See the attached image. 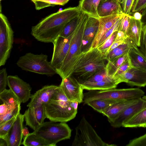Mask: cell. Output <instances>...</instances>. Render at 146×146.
<instances>
[{
    "instance_id": "obj_1",
    "label": "cell",
    "mask_w": 146,
    "mask_h": 146,
    "mask_svg": "<svg viewBox=\"0 0 146 146\" xmlns=\"http://www.w3.org/2000/svg\"><path fill=\"white\" fill-rule=\"evenodd\" d=\"M78 6L52 13L42 19L31 29V34L37 40L53 43L71 19L81 12Z\"/></svg>"
},
{
    "instance_id": "obj_2",
    "label": "cell",
    "mask_w": 146,
    "mask_h": 146,
    "mask_svg": "<svg viewBox=\"0 0 146 146\" xmlns=\"http://www.w3.org/2000/svg\"><path fill=\"white\" fill-rule=\"evenodd\" d=\"M78 104L69 100L58 86L51 99L44 105L46 117L56 122L69 121L76 117Z\"/></svg>"
},
{
    "instance_id": "obj_3",
    "label": "cell",
    "mask_w": 146,
    "mask_h": 146,
    "mask_svg": "<svg viewBox=\"0 0 146 146\" xmlns=\"http://www.w3.org/2000/svg\"><path fill=\"white\" fill-rule=\"evenodd\" d=\"M106 56L97 48L82 53L74 68L72 75L79 82L88 79L106 68Z\"/></svg>"
},
{
    "instance_id": "obj_4",
    "label": "cell",
    "mask_w": 146,
    "mask_h": 146,
    "mask_svg": "<svg viewBox=\"0 0 146 146\" xmlns=\"http://www.w3.org/2000/svg\"><path fill=\"white\" fill-rule=\"evenodd\" d=\"M89 17L86 13L81 11L78 24L73 32L68 53L56 74L62 79L71 75L74 65L82 53L81 46L83 33Z\"/></svg>"
},
{
    "instance_id": "obj_5",
    "label": "cell",
    "mask_w": 146,
    "mask_h": 146,
    "mask_svg": "<svg viewBox=\"0 0 146 146\" xmlns=\"http://www.w3.org/2000/svg\"><path fill=\"white\" fill-rule=\"evenodd\" d=\"M33 132L49 146H55L58 142L70 139L71 130L66 122L57 123L50 121L44 122Z\"/></svg>"
},
{
    "instance_id": "obj_6",
    "label": "cell",
    "mask_w": 146,
    "mask_h": 146,
    "mask_svg": "<svg viewBox=\"0 0 146 146\" xmlns=\"http://www.w3.org/2000/svg\"><path fill=\"white\" fill-rule=\"evenodd\" d=\"M144 94L143 90L137 88L89 90L84 93L83 102L84 104H86L89 101L99 99L131 100L142 98Z\"/></svg>"
},
{
    "instance_id": "obj_7",
    "label": "cell",
    "mask_w": 146,
    "mask_h": 146,
    "mask_svg": "<svg viewBox=\"0 0 146 146\" xmlns=\"http://www.w3.org/2000/svg\"><path fill=\"white\" fill-rule=\"evenodd\" d=\"M16 64L22 70L27 71L48 76L56 74V69L48 61L46 54L28 52L20 57Z\"/></svg>"
},
{
    "instance_id": "obj_8",
    "label": "cell",
    "mask_w": 146,
    "mask_h": 146,
    "mask_svg": "<svg viewBox=\"0 0 146 146\" xmlns=\"http://www.w3.org/2000/svg\"><path fill=\"white\" fill-rule=\"evenodd\" d=\"M72 146H114L104 141L84 116L75 128Z\"/></svg>"
},
{
    "instance_id": "obj_9",
    "label": "cell",
    "mask_w": 146,
    "mask_h": 146,
    "mask_svg": "<svg viewBox=\"0 0 146 146\" xmlns=\"http://www.w3.org/2000/svg\"><path fill=\"white\" fill-rule=\"evenodd\" d=\"M14 39V32L6 17L0 13V66L9 57Z\"/></svg>"
},
{
    "instance_id": "obj_10",
    "label": "cell",
    "mask_w": 146,
    "mask_h": 146,
    "mask_svg": "<svg viewBox=\"0 0 146 146\" xmlns=\"http://www.w3.org/2000/svg\"><path fill=\"white\" fill-rule=\"evenodd\" d=\"M73 34L66 38L59 36L53 43V51L50 62L56 70L60 67L68 53Z\"/></svg>"
},
{
    "instance_id": "obj_11",
    "label": "cell",
    "mask_w": 146,
    "mask_h": 146,
    "mask_svg": "<svg viewBox=\"0 0 146 146\" xmlns=\"http://www.w3.org/2000/svg\"><path fill=\"white\" fill-rule=\"evenodd\" d=\"M59 86L69 100L76 101L79 104L83 102L84 89L72 75L62 79Z\"/></svg>"
},
{
    "instance_id": "obj_12",
    "label": "cell",
    "mask_w": 146,
    "mask_h": 146,
    "mask_svg": "<svg viewBox=\"0 0 146 146\" xmlns=\"http://www.w3.org/2000/svg\"><path fill=\"white\" fill-rule=\"evenodd\" d=\"M7 85L19 98L21 103H25L30 98L32 88L29 83L18 76H8Z\"/></svg>"
},
{
    "instance_id": "obj_13",
    "label": "cell",
    "mask_w": 146,
    "mask_h": 146,
    "mask_svg": "<svg viewBox=\"0 0 146 146\" xmlns=\"http://www.w3.org/2000/svg\"><path fill=\"white\" fill-rule=\"evenodd\" d=\"M117 77L121 82H125L131 86H146V69L132 67Z\"/></svg>"
},
{
    "instance_id": "obj_14",
    "label": "cell",
    "mask_w": 146,
    "mask_h": 146,
    "mask_svg": "<svg viewBox=\"0 0 146 146\" xmlns=\"http://www.w3.org/2000/svg\"><path fill=\"white\" fill-rule=\"evenodd\" d=\"M99 18L89 15L83 34L82 46V53L90 50L97 32Z\"/></svg>"
},
{
    "instance_id": "obj_15",
    "label": "cell",
    "mask_w": 146,
    "mask_h": 146,
    "mask_svg": "<svg viewBox=\"0 0 146 146\" xmlns=\"http://www.w3.org/2000/svg\"><path fill=\"white\" fill-rule=\"evenodd\" d=\"M58 87L53 85L43 86L31 95V101L27 106L36 108L45 105L51 99Z\"/></svg>"
},
{
    "instance_id": "obj_16",
    "label": "cell",
    "mask_w": 146,
    "mask_h": 146,
    "mask_svg": "<svg viewBox=\"0 0 146 146\" xmlns=\"http://www.w3.org/2000/svg\"><path fill=\"white\" fill-rule=\"evenodd\" d=\"M24 115L26 125L34 131L41 126L46 118L44 105L36 108L29 107Z\"/></svg>"
},
{
    "instance_id": "obj_17",
    "label": "cell",
    "mask_w": 146,
    "mask_h": 146,
    "mask_svg": "<svg viewBox=\"0 0 146 146\" xmlns=\"http://www.w3.org/2000/svg\"><path fill=\"white\" fill-rule=\"evenodd\" d=\"M24 119V114L20 113L17 116L5 139L7 146H19L22 144Z\"/></svg>"
},
{
    "instance_id": "obj_18",
    "label": "cell",
    "mask_w": 146,
    "mask_h": 146,
    "mask_svg": "<svg viewBox=\"0 0 146 146\" xmlns=\"http://www.w3.org/2000/svg\"><path fill=\"white\" fill-rule=\"evenodd\" d=\"M144 103L142 98H139L137 102L125 108L114 119L109 122L111 126L115 128L122 126L125 122L142 108Z\"/></svg>"
},
{
    "instance_id": "obj_19",
    "label": "cell",
    "mask_w": 146,
    "mask_h": 146,
    "mask_svg": "<svg viewBox=\"0 0 146 146\" xmlns=\"http://www.w3.org/2000/svg\"><path fill=\"white\" fill-rule=\"evenodd\" d=\"M124 14H113L99 18L98 29L90 50L96 48L104 34L121 18Z\"/></svg>"
},
{
    "instance_id": "obj_20",
    "label": "cell",
    "mask_w": 146,
    "mask_h": 146,
    "mask_svg": "<svg viewBox=\"0 0 146 146\" xmlns=\"http://www.w3.org/2000/svg\"><path fill=\"white\" fill-rule=\"evenodd\" d=\"M97 11L100 17L113 14H124L118 0H107L101 1L98 7Z\"/></svg>"
},
{
    "instance_id": "obj_21",
    "label": "cell",
    "mask_w": 146,
    "mask_h": 146,
    "mask_svg": "<svg viewBox=\"0 0 146 146\" xmlns=\"http://www.w3.org/2000/svg\"><path fill=\"white\" fill-rule=\"evenodd\" d=\"M139 98L117 102L106 109L102 114L107 117L108 121L110 122L114 119L125 108L137 102Z\"/></svg>"
},
{
    "instance_id": "obj_22",
    "label": "cell",
    "mask_w": 146,
    "mask_h": 146,
    "mask_svg": "<svg viewBox=\"0 0 146 146\" xmlns=\"http://www.w3.org/2000/svg\"><path fill=\"white\" fill-rule=\"evenodd\" d=\"M145 101L142 108L125 122L122 127H146V96L142 97Z\"/></svg>"
},
{
    "instance_id": "obj_23",
    "label": "cell",
    "mask_w": 146,
    "mask_h": 146,
    "mask_svg": "<svg viewBox=\"0 0 146 146\" xmlns=\"http://www.w3.org/2000/svg\"><path fill=\"white\" fill-rule=\"evenodd\" d=\"M121 82L118 78L96 82L79 83L84 89L88 90H103L116 88Z\"/></svg>"
},
{
    "instance_id": "obj_24",
    "label": "cell",
    "mask_w": 146,
    "mask_h": 146,
    "mask_svg": "<svg viewBox=\"0 0 146 146\" xmlns=\"http://www.w3.org/2000/svg\"><path fill=\"white\" fill-rule=\"evenodd\" d=\"M128 54L132 67L146 69V55L139 50L134 42L130 48Z\"/></svg>"
},
{
    "instance_id": "obj_25",
    "label": "cell",
    "mask_w": 146,
    "mask_h": 146,
    "mask_svg": "<svg viewBox=\"0 0 146 146\" xmlns=\"http://www.w3.org/2000/svg\"><path fill=\"white\" fill-rule=\"evenodd\" d=\"M143 23L141 20L135 19L133 16L130 19L128 37L131 39L138 46L141 45Z\"/></svg>"
},
{
    "instance_id": "obj_26",
    "label": "cell",
    "mask_w": 146,
    "mask_h": 146,
    "mask_svg": "<svg viewBox=\"0 0 146 146\" xmlns=\"http://www.w3.org/2000/svg\"><path fill=\"white\" fill-rule=\"evenodd\" d=\"M107 0H80L78 6L81 11L85 12L89 16L99 18L97 9L101 1H105Z\"/></svg>"
},
{
    "instance_id": "obj_27",
    "label": "cell",
    "mask_w": 146,
    "mask_h": 146,
    "mask_svg": "<svg viewBox=\"0 0 146 146\" xmlns=\"http://www.w3.org/2000/svg\"><path fill=\"white\" fill-rule=\"evenodd\" d=\"M134 42L129 37H127L125 42L111 50L106 56V60L112 61L120 56L128 52Z\"/></svg>"
},
{
    "instance_id": "obj_28",
    "label": "cell",
    "mask_w": 146,
    "mask_h": 146,
    "mask_svg": "<svg viewBox=\"0 0 146 146\" xmlns=\"http://www.w3.org/2000/svg\"><path fill=\"white\" fill-rule=\"evenodd\" d=\"M120 101L121 100L99 99L89 101L86 104L91 106L98 112L102 113L108 107L115 103Z\"/></svg>"
},
{
    "instance_id": "obj_29",
    "label": "cell",
    "mask_w": 146,
    "mask_h": 146,
    "mask_svg": "<svg viewBox=\"0 0 146 146\" xmlns=\"http://www.w3.org/2000/svg\"><path fill=\"white\" fill-rule=\"evenodd\" d=\"M1 101L10 108L15 106L21 103L16 95L10 89H5L0 92Z\"/></svg>"
},
{
    "instance_id": "obj_30",
    "label": "cell",
    "mask_w": 146,
    "mask_h": 146,
    "mask_svg": "<svg viewBox=\"0 0 146 146\" xmlns=\"http://www.w3.org/2000/svg\"><path fill=\"white\" fill-rule=\"evenodd\" d=\"M128 52L120 56L112 61H108L106 64V69L108 75L111 77L114 75L117 69L127 59Z\"/></svg>"
},
{
    "instance_id": "obj_31",
    "label": "cell",
    "mask_w": 146,
    "mask_h": 146,
    "mask_svg": "<svg viewBox=\"0 0 146 146\" xmlns=\"http://www.w3.org/2000/svg\"><path fill=\"white\" fill-rule=\"evenodd\" d=\"M22 144L25 146H49L44 139L34 132L29 133L23 138Z\"/></svg>"
},
{
    "instance_id": "obj_32",
    "label": "cell",
    "mask_w": 146,
    "mask_h": 146,
    "mask_svg": "<svg viewBox=\"0 0 146 146\" xmlns=\"http://www.w3.org/2000/svg\"><path fill=\"white\" fill-rule=\"evenodd\" d=\"M35 4L36 10L56 5L63 6L70 0H31Z\"/></svg>"
},
{
    "instance_id": "obj_33",
    "label": "cell",
    "mask_w": 146,
    "mask_h": 146,
    "mask_svg": "<svg viewBox=\"0 0 146 146\" xmlns=\"http://www.w3.org/2000/svg\"><path fill=\"white\" fill-rule=\"evenodd\" d=\"M116 78L117 77L109 76L108 74L106 68L98 72L86 80L79 82V83L96 82Z\"/></svg>"
},
{
    "instance_id": "obj_34",
    "label": "cell",
    "mask_w": 146,
    "mask_h": 146,
    "mask_svg": "<svg viewBox=\"0 0 146 146\" xmlns=\"http://www.w3.org/2000/svg\"><path fill=\"white\" fill-rule=\"evenodd\" d=\"M80 14L67 23L59 36L66 38L69 36L73 33L78 24Z\"/></svg>"
},
{
    "instance_id": "obj_35",
    "label": "cell",
    "mask_w": 146,
    "mask_h": 146,
    "mask_svg": "<svg viewBox=\"0 0 146 146\" xmlns=\"http://www.w3.org/2000/svg\"><path fill=\"white\" fill-rule=\"evenodd\" d=\"M21 109V104L10 108L4 115L0 116V125L14 117H17L20 113Z\"/></svg>"
},
{
    "instance_id": "obj_36",
    "label": "cell",
    "mask_w": 146,
    "mask_h": 146,
    "mask_svg": "<svg viewBox=\"0 0 146 146\" xmlns=\"http://www.w3.org/2000/svg\"><path fill=\"white\" fill-rule=\"evenodd\" d=\"M131 16L124 14L120 19L118 31L123 32L126 38L128 34L129 23Z\"/></svg>"
},
{
    "instance_id": "obj_37",
    "label": "cell",
    "mask_w": 146,
    "mask_h": 146,
    "mask_svg": "<svg viewBox=\"0 0 146 146\" xmlns=\"http://www.w3.org/2000/svg\"><path fill=\"white\" fill-rule=\"evenodd\" d=\"M142 15L141 21L143 23L142 30V50L146 55V7L140 12Z\"/></svg>"
},
{
    "instance_id": "obj_38",
    "label": "cell",
    "mask_w": 146,
    "mask_h": 146,
    "mask_svg": "<svg viewBox=\"0 0 146 146\" xmlns=\"http://www.w3.org/2000/svg\"><path fill=\"white\" fill-rule=\"evenodd\" d=\"M17 117H14L0 125V138L5 139L9 130L16 120Z\"/></svg>"
},
{
    "instance_id": "obj_39",
    "label": "cell",
    "mask_w": 146,
    "mask_h": 146,
    "mask_svg": "<svg viewBox=\"0 0 146 146\" xmlns=\"http://www.w3.org/2000/svg\"><path fill=\"white\" fill-rule=\"evenodd\" d=\"M117 31H115L112 33L101 45L96 48L105 54V53L106 50L114 42Z\"/></svg>"
},
{
    "instance_id": "obj_40",
    "label": "cell",
    "mask_w": 146,
    "mask_h": 146,
    "mask_svg": "<svg viewBox=\"0 0 146 146\" xmlns=\"http://www.w3.org/2000/svg\"><path fill=\"white\" fill-rule=\"evenodd\" d=\"M123 13L130 15L135 0H119Z\"/></svg>"
},
{
    "instance_id": "obj_41",
    "label": "cell",
    "mask_w": 146,
    "mask_h": 146,
    "mask_svg": "<svg viewBox=\"0 0 146 146\" xmlns=\"http://www.w3.org/2000/svg\"><path fill=\"white\" fill-rule=\"evenodd\" d=\"M120 19L118 20L115 24L104 34L101 39L97 47L101 45L106 39L113 32L115 31H118L119 21Z\"/></svg>"
},
{
    "instance_id": "obj_42",
    "label": "cell",
    "mask_w": 146,
    "mask_h": 146,
    "mask_svg": "<svg viewBox=\"0 0 146 146\" xmlns=\"http://www.w3.org/2000/svg\"><path fill=\"white\" fill-rule=\"evenodd\" d=\"M127 146H146V133L130 140Z\"/></svg>"
},
{
    "instance_id": "obj_43",
    "label": "cell",
    "mask_w": 146,
    "mask_h": 146,
    "mask_svg": "<svg viewBox=\"0 0 146 146\" xmlns=\"http://www.w3.org/2000/svg\"><path fill=\"white\" fill-rule=\"evenodd\" d=\"M8 76L5 68L0 70V92L6 89L7 85Z\"/></svg>"
},
{
    "instance_id": "obj_44",
    "label": "cell",
    "mask_w": 146,
    "mask_h": 146,
    "mask_svg": "<svg viewBox=\"0 0 146 146\" xmlns=\"http://www.w3.org/2000/svg\"><path fill=\"white\" fill-rule=\"evenodd\" d=\"M132 67L129 57L117 69L114 75V77H117L120 74L125 72Z\"/></svg>"
},
{
    "instance_id": "obj_45",
    "label": "cell",
    "mask_w": 146,
    "mask_h": 146,
    "mask_svg": "<svg viewBox=\"0 0 146 146\" xmlns=\"http://www.w3.org/2000/svg\"><path fill=\"white\" fill-rule=\"evenodd\" d=\"M146 7V0H135L131 11L140 12Z\"/></svg>"
},
{
    "instance_id": "obj_46",
    "label": "cell",
    "mask_w": 146,
    "mask_h": 146,
    "mask_svg": "<svg viewBox=\"0 0 146 146\" xmlns=\"http://www.w3.org/2000/svg\"><path fill=\"white\" fill-rule=\"evenodd\" d=\"M10 108H11L4 103H3L1 104L0 106V116L4 115Z\"/></svg>"
},
{
    "instance_id": "obj_47",
    "label": "cell",
    "mask_w": 146,
    "mask_h": 146,
    "mask_svg": "<svg viewBox=\"0 0 146 146\" xmlns=\"http://www.w3.org/2000/svg\"><path fill=\"white\" fill-rule=\"evenodd\" d=\"M127 38L123 32L119 31H117L115 41L125 40Z\"/></svg>"
},
{
    "instance_id": "obj_48",
    "label": "cell",
    "mask_w": 146,
    "mask_h": 146,
    "mask_svg": "<svg viewBox=\"0 0 146 146\" xmlns=\"http://www.w3.org/2000/svg\"><path fill=\"white\" fill-rule=\"evenodd\" d=\"M133 16L135 19L139 20H141L142 18L141 13L139 12L134 13Z\"/></svg>"
},
{
    "instance_id": "obj_49",
    "label": "cell",
    "mask_w": 146,
    "mask_h": 146,
    "mask_svg": "<svg viewBox=\"0 0 146 146\" xmlns=\"http://www.w3.org/2000/svg\"><path fill=\"white\" fill-rule=\"evenodd\" d=\"M22 133L23 138L27 135L29 133L28 128L27 127H23L22 130Z\"/></svg>"
},
{
    "instance_id": "obj_50",
    "label": "cell",
    "mask_w": 146,
    "mask_h": 146,
    "mask_svg": "<svg viewBox=\"0 0 146 146\" xmlns=\"http://www.w3.org/2000/svg\"><path fill=\"white\" fill-rule=\"evenodd\" d=\"M0 146H7L6 142L5 139L0 138Z\"/></svg>"
},
{
    "instance_id": "obj_51",
    "label": "cell",
    "mask_w": 146,
    "mask_h": 146,
    "mask_svg": "<svg viewBox=\"0 0 146 146\" xmlns=\"http://www.w3.org/2000/svg\"><path fill=\"white\" fill-rule=\"evenodd\" d=\"M2 0H0V1H1Z\"/></svg>"
},
{
    "instance_id": "obj_52",
    "label": "cell",
    "mask_w": 146,
    "mask_h": 146,
    "mask_svg": "<svg viewBox=\"0 0 146 146\" xmlns=\"http://www.w3.org/2000/svg\"><path fill=\"white\" fill-rule=\"evenodd\" d=\"M118 0V1L119 0Z\"/></svg>"
}]
</instances>
